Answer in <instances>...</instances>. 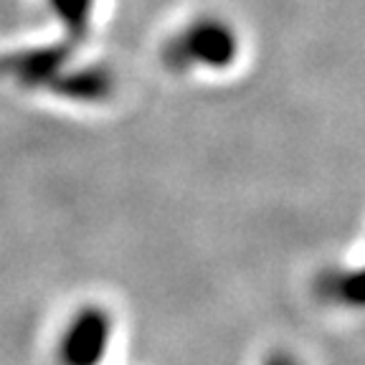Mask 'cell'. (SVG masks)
<instances>
[{
  "mask_svg": "<svg viewBox=\"0 0 365 365\" xmlns=\"http://www.w3.org/2000/svg\"><path fill=\"white\" fill-rule=\"evenodd\" d=\"M114 322L104 307H84L58 337V365H99L112 342Z\"/></svg>",
  "mask_w": 365,
  "mask_h": 365,
  "instance_id": "2",
  "label": "cell"
},
{
  "mask_svg": "<svg viewBox=\"0 0 365 365\" xmlns=\"http://www.w3.org/2000/svg\"><path fill=\"white\" fill-rule=\"evenodd\" d=\"M58 89L74 99H102L112 89V79L104 74L102 68H86V71H79V74L63 79Z\"/></svg>",
  "mask_w": 365,
  "mask_h": 365,
  "instance_id": "4",
  "label": "cell"
},
{
  "mask_svg": "<svg viewBox=\"0 0 365 365\" xmlns=\"http://www.w3.org/2000/svg\"><path fill=\"white\" fill-rule=\"evenodd\" d=\"M244 56V38L231 18L205 13L188 21L163 46V61L178 74L208 71L226 74L239 66Z\"/></svg>",
  "mask_w": 365,
  "mask_h": 365,
  "instance_id": "1",
  "label": "cell"
},
{
  "mask_svg": "<svg viewBox=\"0 0 365 365\" xmlns=\"http://www.w3.org/2000/svg\"><path fill=\"white\" fill-rule=\"evenodd\" d=\"M262 365H302L299 358L289 350H272V353L264 355Z\"/></svg>",
  "mask_w": 365,
  "mask_h": 365,
  "instance_id": "6",
  "label": "cell"
},
{
  "mask_svg": "<svg viewBox=\"0 0 365 365\" xmlns=\"http://www.w3.org/2000/svg\"><path fill=\"white\" fill-rule=\"evenodd\" d=\"M63 51L58 48H38L31 53H18L16 58H8L3 63V71L21 79L23 84H46V79L61 68Z\"/></svg>",
  "mask_w": 365,
  "mask_h": 365,
  "instance_id": "3",
  "label": "cell"
},
{
  "mask_svg": "<svg viewBox=\"0 0 365 365\" xmlns=\"http://www.w3.org/2000/svg\"><path fill=\"white\" fill-rule=\"evenodd\" d=\"M68 34H84L89 26L94 0H48Z\"/></svg>",
  "mask_w": 365,
  "mask_h": 365,
  "instance_id": "5",
  "label": "cell"
}]
</instances>
